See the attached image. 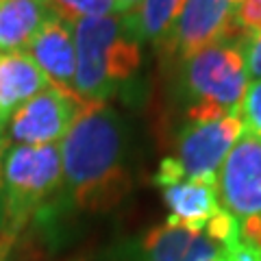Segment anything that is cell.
Segmentation results:
<instances>
[{"instance_id":"obj_1","label":"cell","mask_w":261,"mask_h":261,"mask_svg":"<svg viewBox=\"0 0 261 261\" xmlns=\"http://www.w3.org/2000/svg\"><path fill=\"white\" fill-rule=\"evenodd\" d=\"M63 185L42 220L68 214L105 216L116 211L133 190L130 133L116 109L89 102L61 140Z\"/></svg>"},{"instance_id":"obj_2","label":"cell","mask_w":261,"mask_h":261,"mask_svg":"<svg viewBox=\"0 0 261 261\" xmlns=\"http://www.w3.org/2000/svg\"><path fill=\"white\" fill-rule=\"evenodd\" d=\"M76 79L74 92L87 102H107L137 79L142 39L130 13L81 18L74 24Z\"/></svg>"},{"instance_id":"obj_3","label":"cell","mask_w":261,"mask_h":261,"mask_svg":"<svg viewBox=\"0 0 261 261\" xmlns=\"http://www.w3.org/2000/svg\"><path fill=\"white\" fill-rule=\"evenodd\" d=\"M248 39L216 42L178 63V98L185 107V122H211L242 109L248 89L244 55Z\"/></svg>"},{"instance_id":"obj_4","label":"cell","mask_w":261,"mask_h":261,"mask_svg":"<svg viewBox=\"0 0 261 261\" xmlns=\"http://www.w3.org/2000/svg\"><path fill=\"white\" fill-rule=\"evenodd\" d=\"M61 146L11 144L3 166V220L0 238L13 240L33 220L50 209L61 194Z\"/></svg>"},{"instance_id":"obj_5","label":"cell","mask_w":261,"mask_h":261,"mask_svg":"<svg viewBox=\"0 0 261 261\" xmlns=\"http://www.w3.org/2000/svg\"><path fill=\"white\" fill-rule=\"evenodd\" d=\"M233 9V0H185L181 13L157 50L163 59L183 63L216 42L248 39L235 27Z\"/></svg>"},{"instance_id":"obj_6","label":"cell","mask_w":261,"mask_h":261,"mask_svg":"<svg viewBox=\"0 0 261 261\" xmlns=\"http://www.w3.org/2000/svg\"><path fill=\"white\" fill-rule=\"evenodd\" d=\"M89 105L79 94L48 85L13 113L5 126L9 144L46 146L61 144L79 111Z\"/></svg>"},{"instance_id":"obj_7","label":"cell","mask_w":261,"mask_h":261,"mask_svg":"<svg viewBox=\"0 0 261 261\" xmlns=\"http://www.w3.org/2000/svg\"><path fill=\"white\" fill-rule=\"evenodd\" d=\"M244 130L242 109L211 122H185L176 133L172 157L185 178H216Z\"/></svg>"},{"instance_id":"obj_8","label":"cell","mask_w":261,"mask_h":261,"mask_svg":"<svg viewBox=\"0 0 261 261\" xmlns=\"http://www.w3.org/2000/svg\"><path fill=\"white\" fill-rule=\"evenodd\" d=\"M216 187L220 207L238 222L261 218V140L250 130H244L226 154Z\"/></svg>"},{"instance_id":"obj_9","label":"cell","mask_w":261,"mask_h":261,"mask_svg":"<svg viewBox=\"0 0 261 261\" xmlns=\"http://www.w3.org/2000/svg\"><path fill=\"white\" fill-rule=\"evenodd\" d=\"M220 252L222 248L205 231L166 220L148 228L128 255L130 261H222Z\"/></svg>"},{"instance_id":"obj_10","label":"cell","mask_w":261,"mask_h":261,"mask_svg":"<svg viewBox=\"0 0 261 261\" xmlns=\"http://www.w3.org/2000/svg\"><path fill=\"white\" fill-rule=\"evenodd\" d=\"M27 53L37 68L44 72L48 83L74 92V79H76V44H74V27L63 20L61 15H53L42 31L33 37Z\"/></svg>"},{"instance_id":"obj_11","label":"cell","mask_w":261,"mask_h":261,"mask_svg":"<svg viewBox=\"0 0 261 261\" xmlns=\"http://www.w3.org/2000/svg\"><path fill=\"white\" fill-rule=\"evenodd\" d=\"M161 192L170 209L168 220L192 231H205L209 220L220 211L216 178H183Z\"/></svg>"},{"instance_id":"obj_12","label":"cell","mask_w":261,"mask_h":261,"mask_svg":"<svg viewBox=\"0 0 261 261\" xmlns=\"http://www.w3.org/2000/svg\"><path fill=\"white\" fill-rule=\"evenodd\" d=\"M48 85L27 50L0 55V126L5 128L13 113Z\"/></svg>"},{"instance_id":"obj_13","label":"cell","mask_w":261,"mask_h":261,"mask_svg":"<svg viewBox=\"0 0 261 261\" xmlns=\"http://www.w3.org/2000/svg\"><path fill=\"white\" fill-rule=\"evenodd\" d=\"M53 15L48 0H0V55L27 50Z\"/></svg>"},{"instance_id":"obj_14","label":"cell","mask_w":261,"mask_h":261,"mask_svg":"<svg viewBox=\"0 0 261 261\" xmlns=\"http://www.w3.org/2000/svg\"><path fill=\"white\" fill-rule=\"evenodd\" d=\"M185 0H142L135 11H130L135 31L142 42H150L157 48L170 33L178 18Z\"/></svg>"},{"instance_id":"obj_15","label":"cell","mask_w":261,"mask_h":261,"mask_svg":"<svg viewBox=\"0 0 261 261\" xmlns=\"http://www.w3.org/2000/svg\"><path fill=\"white\" fill-rule=\"evenodd\" d=\"M57 15L74 24L81 18H94V15H111L120 13L116 0H48Z\"/></svg>"},{"instance_id":"obj_16","label":"cell","mask_w":261,"mask_h":261,"mask_svg":"<svg viewBox=\"0 0 261 261\" xmlns=\"http://www.w3.org/2000/svg\"><path fill=\"white\" fill-rule=\"evenodd\" d=\"M242 120L246 130L261 140V81L248 83V89L242 100Z\"/></svg>"},{"instance_id":"obj_17","label":"cell","mask_w":261,"mask_h":261,"mask_svg":"<svg viewBox=\"0 0 261 261\" xmlns=\"http://www.w3.org/2000/svg\"><path fill=\"white\" fill-rule=\"evenodd\" d=\"M233 22L246 37L261 33V0H240V3H235Z\"/></svg>"},{"instance_id":"obj_18","label":"cell","mask_w":261,"mask_h":261,"mask_svg":"<svg viewBox=\"0 0 261 261\" xmlns=\"http://www.w3.org/2000/svg\"><path fill=\"white\" fill-rule=\"evenodd\" d=\"M244 55H246L248 79H252V81H261V33L252 35L248 42H246Z\"/></svg>"},{"instance_id":"obj_19","label":"cell","mask_w":261,"mask_h":261,"mask_svg":"<svg viewBox=\"0 0 261 261\" xmlns=\"http://www.w3.org/2000/svg\"><path fill=\"white\" fill-rule=\"evenodd\" d=\"M240 238L246 242L248 246L261 252V218H252V220L240 222Z\"/></svg>"},{"instance_id":"obj_20","label":"cell","mask_w":261,"mask_h":261,"mask_svg":"<svg viewBox=\"0 0 261 261\" xmlns=\"http://www.w3.org/2000/svg\"><path fill=\"white\" fill-rule=\"evenodd\" d=\"M9 140L5 133H0V220H3V166H5V154L9 150Z\"/></svg>"},{"instance_id":"obj_21","label":"cell","mask_w":261,"mask_h":261,"mask_svg":"<svg viewBox=\"0 0 261 261\" xmlns=\"http://www.w3.org/2000/svg\"><path fill=\"white\" fill-rule=\"evenodd\" d=\"M140 3H142V0H116L120 13H130V11H135Z\"/></svg>"},{"instance_id":"obj_22","label":"cell","mask_w":261,"mask_h":261,"mask_svg":"<svg viewBox=\"0 0 261 261\" xmlns=\"http://www.w3.org/2000/svg\"><path fill=\"white\" fill-rule=\"evenodd\" d=\"M0 133H5V128H3V126H0Z\"/></svg>"},{"instance_id":"obj_23","label":"cell","mask_w":261,"mask_h":261,"mask_svg":"<svg viewBox=\"0 0 261 261\" xmlns=\"http://www.w3.org/2000/svg\"><path fill=\"white\" fill-rule=\"evenodd\" d=\"M233 3H240V0H233Z\"/></svg>"}]
</instances>
